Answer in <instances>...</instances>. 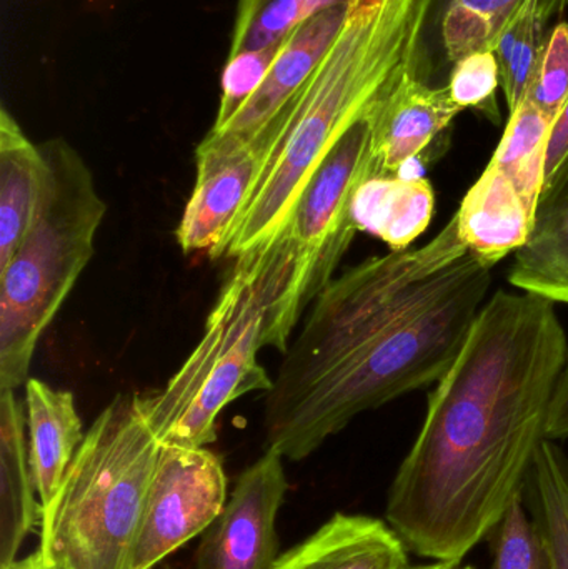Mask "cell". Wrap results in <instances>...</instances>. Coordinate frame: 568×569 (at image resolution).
<instances>
[{"label":"cell","mask_w":568,"mask_h":569,"mask_svg":"<svg viewBox=\"0 0 568 569\" xmlns=\"http://www.w3.org/2000/svg\"><path fill=\"white\" fill-rule=\"evenodd\" d=\"M160 448L139 395H117L42 507L40 557L62 569H127Z\"/></svg>","instance_id":"5b68a950"},{"label":"cell","mask_w":568,"mask_h":569,"mask_svg":"<svg viewBox=\"0 0 568 569\" xmlns=\"http://www.w3.org/2000/svg\"><path fill=\"white\" fill-rule=\"evenodd\" d=\"M152 569H176V568H173L172 565L166 563V561H163V563L157 565V567H153Z\"/></svg>","instance_id":"1f68e13d"},{"label":"cell","mask_w":568,"mask_h":569,"mask_svg":"<svg viewBox=\"0 0 568 569\" xmlns=\"http://www.w3.org/2000/svg\"><path fill=\"white\" fill-rule=\"evenodd\" d=\"M227 503L222 458L162 445L127 569H152L203 535Z\"/></svg>","instance_id":"ba28073f"},{"label":"cell","mask_w":568,"mask_h":569,"mask_svg":"<svg viewBox=\"0 0 568 569\" xmlns=\"http://www.w3.org/2000/svg\"><path fill=\"white\" fill-rule=\"evenodd\" d=\"M9 569H62L53 567V565L47 563L42 557H40L39 551L30 555V557L22 558V560L17 561L16 565H12Z\"/></svg>","instance_id":"f546056e"},{"label":"cell","mask_w":568,"mask_h":569,"mask_svg":"<svg viewBox=\"0 0 568 569\" xmlns=\"http://www.w3.org/2000/svg\"><path fill=\"white\" fill-rule=\"evenodd\" d=\"M567 360L556 303L520 290L486 301L387 495L410 553L462 563L526 495Z\"/></svg>","instance_id":"6da1fadb"},{"label":"cell","mask_w":568,"mask_h":569,"mask_svg":"<svg viewBox=\"0 0 568 569\" xmlns=\"http://www.w3.org/2000/svg\"><path fill=\"white\" fill-rule=\"evenodd\" d=\"M456 569H476V568H472V567H464V568L457 567Z\"/></svg>","instance_id":"d6a6232c"},{"label":"cell","mask_w":568,"mask_h":569,"mask_svg":"<svg viewBox=\"0 0 568 569\" xmlns=\"http://www.w3.org/2000/svg\"><path fill=\"white\" fill-rule=\"evenodd\" d=\"M568 438V360L556 395H554L552 407H550L549 423H547V440H567Z\"/></svg>","instance_id":"83f0119b"},{"label":"cell","mask_w":568,"mask_h":569,"mask_svg":"<svg viewBox=\"0 0 568 569\" xmlns=\"http://www.w3.org/2000/svg\"><path fill=\"white\" fill-rule=\"evenodd\" d=\"M460 565L456 563H442V561H430L427 565H420V567H410L409 569H456Z\"/></svg>","instance_id":"4dcf8cb0"},{"label":"cell","mask_w":568,"mask_h":569,"mask_svg":"<svg viewBox=\"0 0 568 569\" xmlns=\"http://www.w3.org/2000/svg\"><path fill=\"white\" fill-rule=\"evenodd\" d=\"M568 157V102L554 123L547 147L546 182L557 172ZM544 182V183H546Z\"/></svg>","instance_id":"f1b7e54d"},{"label":"cell","mask_w":568,"mask_h":569,"mask_svg":"<svg viewBox=\"0 0 568 569\" xmlns=\"http://www.w3.org/2000/svg\"><path fill=\"white\" fill-rule=\"evenodd\" d=\"M26 413L33 481L40 505L46 507L62 483L86 433L73 395L37 378H29L26 383Z\"/></svg>","instance_id":"e0dca14e"},{"label":"cell","mask_w":568,"mask_h":569,"mask_svg":"<svg viewBox=\"0 0 568 569\" xmlns=\"http://www.w3.org/2000/svg\"><path fill=\"white\" fill-rule=\"evenodd\" d=\"M366 0H237L229 57L277 46L307 20Z\"/></svg>","instance_id":"603a6c76"},{"label":"cell","mask_w":568,"mask_h":569,"mask_svg":"<svg viewBox=\"0 0 568 569\" xmlns=\"http://www.w3.org/2000/svg\"><path fill=\"white\" fill-rule=\"evenodd\" d=\"M554 123L552 117L524 100L509 113L502 139L489 162L507 176L536 212L546 182L547 147Z\"/></svg>","instance_id":"44dd1931"},{"label":"cell","mask_w":568,"mask_h":569,"mask_svg":"<svg viewBox=\"0 0 568 569\" xmlns=\"http://www.w3.org/2000/svg\"><path fill=\"white\" fill-rule=\"evenodd\" d=\"M416 0H366L347 19L306 89L233 230L227 259L282 236L317 167L387 92L402 69Z\"/></svg>","instance_id":"277c9868"},{"label":"cell","mask_w":568,"mask_h":569,"mask_svg":"<svg viewBox=\"0 0 568 569\" xmlns=\"http://www.w3.org/2000/svg\"><path fill=\"white\" fill-rule=\"evenodd\" d=\"M373 176L370 110L357 120L303 187L287 232L333 277L359 230L353 226L357 190ZM283 230V232H286Z\"/></svg>","instance_id":"9c48e42d"},{"label":"cell","mask_w":568,"mask_h":569,"mask_svg":"<svg viewBox=\"0 0 568 569\" xmlns=\"http://www.w3.org/2000/svg\"><path fill=\"white\" fill-rule=\"evenodd\" d=\"M492 267L456 219L420 247L333 277L266 393L267 450L302 461L366 411L436 385L489 300Z\"/></svg>","instance_id":"7a4b0ae2"},{"label":"cell","mask_w":568,"mask_h":569,"mask_svg":"<svg viewBox=\"0 0 568 569\" xmlns=\"http://www.w3.org/2000/svg\"><path fill=\"white\" fill-rule=\"evenodd\" d=\"M454 219L469 253L494 267L529 242L536 209L507 176L489 163L467 190Z\"/></svg>","instance_id":"4fadbf2b"},{"label":"cell","mask_w":568,"mask_h":569,"mask_svg":"<svg viewBox=\"0 0 568 569\" xmlns=\"http://www.w3.org/2000/svg\"><path fill=\"white\" fill-rule=\"evenodd\" d=\"M409 550L386 520L336 513L277 558L272 569H409Z\"/></svg>","instance_id":"5bb4252c"},{"label":"cell","mask_w":568,"mask_h":569,"mask_svg":"<svg viewBox=\"0 0 568 569\" xmlns=\"http://www.w3.org/2000/svg\"><path fill=\"white\" fill-rule=\"evenodd\" d=\"M526 503L546 543L549 569H568V458L556 441H544L537 453Z\"/></svg>","instance_id":"7402d4cb"},{"label":"cell","mask_w":568,"mask_h":569,"mask_svg":"<svg viewBox=\"0 0 568 569\" xmlns=\"http://www.w3.org/2000/svg\"><path fill=\"white\" fill-rule=\"evenodd\" d=\"M514 257L512 287L568 305V157L544 183L532 236Z\"/></svg>","instance_id":"2e32d148"},{"label":"cell","mask_w":568,"mask_h":569,"mask_svg":"<svg viewBox=\"0 0 568 569\" xmlns=\"http://www.w3.org/2000/svg\"><path fill=\"white\" fill-rule=\"evenodd\" d=\"M27 430L26 407L16 391L0 390V569L19 561L23 541L42 520Z\"/></svg>","instance_id":"9a60e30c"},{"label":"cell","mask_w":568,"mask_h":569,"mask_svg":"<svg viewBox=\"0 0 568 569\" xmlns=\"http://www.w3.org/2000/svg\"><path fill=\"white\" fill-rule=\"evenodd\" d=\"M46 159L22 127L0 110V270L6 269L29 230L42 189Z\"/></svg>","instance_id":"d6986e66"},{"label":"cell","mask_w":568,"mask_h":569,"mask_svg":"<svg viewBox=\"0 0 568 569\" xmlns=\"http://www.w3.org/2000/svg\"><path fill=\"white\" fill-rule=\"evenodd\" d=\"M568 0H520L492 50L499 60L500 87L509 113L526 100L537 60L554 29L552 22L562 16Z\"/></svg>","instance_id":"ffe728a7"},{"label":"cell","mask_w":568,"mask_h":569,"mask_svg":"<svg viewBox=\"0 0 568 569\" xmlns=\"http://www.w3.org/2000/svg\"><path fill=\"white\" fill-rule=\"evenodd\" d=\"M207 317L202 337L182 367L139 405L162 445L202 448L217 440V418L250 391L273 380L259 351L286 353L307 305L333 277L289 232L237 257Z\"/></svg>","instance_id":"3957f363"},{"label":"cell","mask_w":568,"mask_h":569,"mask_svg":"<svg viewBox=\"0 0 568 569\" xmlns=\"http://www.w3.org/2000/svg\"><path fill=\"white\" fill-rule=\"evenodd\" d=\"M353 9L342 7L329 10L293 30L280 46L256 93L237 110L229 122L212 127V130L236 133L247 139L259 136L306 89Z\"/></svg>","instance_id":"7c38bea8"},{"label":"cell","mask_w":568,"mask_h":569,"mask_svg":"<svg viewBox=\"0 0 568 569\" xmlns=\"http://www.w3.org/2000/svg\"><path fill=\"white\" fill-rule=\"evenodd\" d=\"M436 212L432 183L420 176L370 177L352 202L353 226L382 240L390 250H407L429 229Z\"/></svg>","instance_id":"ac0fdd59"},{"label":"cell","mask_w":568,"mask_h":569,"mask_svg":"<svg viewBox=\"0 0 568 569\" xmlns=\"http://www.w3.org/2000/svg\"><path fill=\"white\" fill-rule=\"evenodd\" d=\"M282 42L227 59L222 73V96H220L219 112L213 127L229 122L237 110L256 93L266 79Z\"/></svg>","instance_id":"4316f807"},{"label":"cell","mask_w":568,"mask_h":569,"mask_svg":"<svg viewBox=\"0 0 568 569\" xmlns=\"http://www.w3.org/2000/svg\"><path fill=\"white\" fill-rule=\"evenodd\" d=\"M283 120L282 112L253 139L210 130L199 143L196 183L176 232L186 256L227 257L233 230L279 142Z\"/></svg>","instance_id":"52a82bcc"},{"label":"cell","mask_w":568,"mask_h":569,"mask_svg":"<svg viewBox=\"0 0 568 569\" xmlns=\"http://www.w3.org/2000/svg\"><path fill=\"white\" fill-rule=\"evenodd\" d=\"M500 87L499 60L494 50L470 53L450 69L447 89L462 110H479L497 122L500 117L497 90Z\"/></svg>","instance_id":"d4e9b609"},{"label":"cell","mask_w":568,"mask_h":569,"mask_svg":"<svg viewBox=\"0 0 568 569\" xmlns=\"http://www.w3.org/2000/svg\"><path fill=\"white\" fill-rule=\"evenodd\" d=\"M46 173L32 222L0 270V390L26 387L40 337L92 259L107 206L80 153L40 143Z\"/></svg>","instance_id":"8992f818"},{"label":"cell","mask_w":568,"mask_h":569,"mask_svg":"<svg viewBox=\"0 0 568 569\" xmlns=\"http://www.w3.org/2000/svg\"><path fill=\"white\" fill-rule=\"evenodd\" d=\"M460 112L447 86L422 82L400 69L370 109L372 177L403 176Z\"/></svg>","instance_id":"8fae6325"},{"label":"cell","mask_w":568,"mask_h":569,"mask_svg":"<svg viewBox=\"0 0 568 569\" xmlns=\"http://www.w3.org/2000/svg\"><path fill=\"white\" fill-rule=\"evenodd\" d=\"M282 460L267 450L243 470L222 513L202 535L193 569H272L279 558L277 515L289 490Z\"/></svg>","instance_id":"30bf717a"},{"label":"cell","mask_w":568,"mask_h":569,"mask_svg":"<svg viewBox=\"0 0 568 569\" xmlns=\"http://www.w3.org/2000/svg\"><path fill=\"white\" fill-rule=\"evenodd\" d=\"M527 102L559 119L568 102V22H557L550 30L534 70Z\"/></svg>","instance_id":"484cf974"},{"label":"cell","mask_w":568,"mask_h":569,"mask_svg":"<svg viewBox=\"0 0 568 569\" xmlns=\"http://www.w3.org/2000/svg\"><path fill=\"white\" fill-rule=\"evenodd\" d=\"M492 550L490 569H549V555L536 520L517 498L487 537Z\"/></svg>","instance_id":"cb8c5ba5"}]
</instances>
